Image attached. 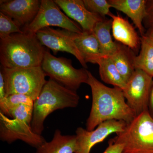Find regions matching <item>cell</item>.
<instances>
[{
	"label": "cell",
	"instance_id": "ac0fdd59",
	"mask_svg": "<svg viewBox=\"0 0 153 153\" xmlns=\"http://www.w3.org/2000/svg\"><path fill=\"white\" fill-rule=\"evenodd\" d=\"M117 46L116 51L111 57L127 83L135 71L134 58L136 54L128 47L117 42Z\"/></svg>",
	"mask_w": 153,
	"mask_h": 153
},
{
	"label": "cell",
	"instance_id": "603a6c76",
	"mask_svg": "<svg viewBox=\"0 0 153 153\" xmlns=\"http://www.w3.org/2000/svg\"><path fill=\"white\" fill-rule=\"evenodd\" d=\"M21 27L10 17L0 13V38L5 39L15 33H24Z\"/></svg>",
	"mask_w": 153,
	"mask_h": 153
},
{
	"label": "cell",
	"instance_id": "7c38bea8",
	"mask_svg": "<svg viewBox=\"0 0 153 153\" xmlns=\"http://www.w3.org/2000/svg\"><path fill=\"white\" fill-rule=\"evenodd\" d=\"M38 0H13L1 2L0 10L20 26H27L37 16L41 6Z\"/></svg>",
	"mask_w": 153,
	"mask_h": 153
},
{
	"label": "cell",
	"instance_id": "5b68a950",
	"mask_svg": "<svg viewBox=\"0 0 153 153\" xmlns=\"http://www.w3.org/2000/svg\"><path fill=\"white\" fill-rule=\"evenodd\" d=\"M6 97L11 94H23L34 101L47 82V76L41 66L31 68H3Z\"/></svg>",
	"mask_w": 153,
	"mask_h": 153
},
{
	"label": "cell",
	"instance_id": "9a60e30c",
	"mask_svg": "<svg viewBox=\"0 0 153 153\" xmlns=\"http://www.w3.org/2000/svg\"><path fill=\"white\" fill-rule=\"evenodd\" d=\"M112 8L121 11L130 18L141 36L145 35L143 22L146 14V0H108Z\"/></svg>",
	"mask_w": 153,
	"mask_h": 153
},
{
	"label": "cell",
	"instance_id": "5bb4252c",
	"mask_svg": "<svg viewBox=\"0 0 153 153\" xmlns=\"http://www.w3.org/2000/svg\"><path fill=\"white\" fill-rule=\"evenodd\" d=\"M111 18L113 36L115 41L128 47L137 54L140 49L141 37L133 26L119 14H113Z\"/></svg>",
	"mask_w": 153,
	"mask_h": 153
},
{
	"label": "cell",
	"instance_id": "3957f363",
	"mask_svg": "<svg viewBox=\"0 0 153 153\" xmlns=\"http://www.w3.org/2000/svg\"><path fill=\"white\" fill-rule=\"evenodd\" d=\"M79 100V97L76 91L68 89L49 79L34 101L31 122L33 132L42 134L44 122L48 115L57 110L76 107Z\"/></svg>",
	"mask_w": 153,
	"mask_h": 153
},
{
	"label": "cell",
	"instance_id": "4fadbf2b",
	"mask_svg": "<svg viewBox=\"0 0 153 153\" xmlns=\"http://www.w3.org/2000/svg\"><path fill=\"white\" fill-rule=\"evenodd\" d=\"M54 1L67 16L79 24L83 32L92 33L96 25L104 19L88 10L83 0H55Z\"/></svg>",
	"mask_w": 153,
	"mask_h": 153
},
{
	"label": "cell",
	"instance_id": "f546056e",
	"mask_svg": "<svg viewBox=\"0 0 153 153\" xmlns=\"http://www.w3.org/2000/svg\"><path fill=\"white\" fill-rule=\"evenodd\" d=\"M145 36L153 44V27L148 29Z\"/></svg>",
	"mask_w": 153,
	"mask_h": 153
},
{
	"label": "cell",
	"instance_id": "f1b7e54d",
	"mask_svg": "<svg viewBox=\"0 0 153 153\" xmlns=\"http://www.w3.org/2000/svg\"><path fill=\"white\" fill-rule=\"evenodd\" d=\"M149 107L150 111L149 112L153 118V82L151 89L150 93L148 107Z\"/></svg>",
	"mask_w": 153,
	"mask_h": 153
},
{
	"label": "cell",
	"instance_id": "8992f818",
	"mask_svg": "<svg viewBox=\"0 0 153 153\" xmlns=\"http://www.w3.org/2000/svg\"><path fill=\"white\" fill-rule=\"evenodd\" d=\"M41 67L47 76L64 87L76 91L82 83H87L88 71L85 68L76 69L70 59L57 57L46 51Z\"/></svg>",
	"mask_w": 153,
	"mask_h": 153
},
{
	"label": "cell",
	"instance_id": "52a82bcc",
	"mask_svg": "<svg viewBox=\"0 0 153 153\" xmlns=\"http://www.w3.org/2000/svg\"><path fill=\"white\" fill-rule=\"evenodd\" d=\"M50 26L59 27L72 33L82 34V28L63 13L52 0H42L37 16L22 30L25 33L36 35L41 29Z\"/></svg>",
	"mask_w": 153,
	"mask_h": 153
},
{
	"label": "cell",
	"instance_id": "7a4b0ae2",
	"mask_svg": "<svg viewBox=\"0 0 153 153\" xmlns=\"http://www.w3.org/2000/svg\"><path fill=\"white\" fill-rule=\"evenodd\" d=\"M46 51L36 35L15 33L1 39L0 61L5 68L41 66Z\"/></svg>",
	"mask_w": 153,
	"mask_h": 153
},
{
	"label": "cell",
	"instance_id": "cb8c5ba5",
	"mask_svg": "<svg viewBox=\"0 0 153 153\" xmlns=\"http://www.w3.org/2000/svg\"><path fill=\"white\" fill-rule=\"evenodd\" d=\"M85 7L91 13L98 15L102 18L105 16H111L113 15L110 11L112 7L107 0H83Z\"/></svg>",
	"mask_w": 153,
	"mask_h": 153
},
{
	"label": "cell",
	"instance_id": "4316f807",
	"mask_svg": "<svg viewBox=\"0 0 153 153\" xmlns=\"http://www.w3.org/2000/svg\"><path fill=\"white\" fill-rule=\"evenodd\" d=\"M123 145L114 143L111 140L108 141V146L103 153H123Z\"/></svg>",
	"mask_w": 153,
	"mask_h": 153
},
{
	"label": "cell",
	"instance_id": "83f0119b",
	"mask_svg": "<svg viewBox=\"0 0 153 153\" xmlns=\"http://www.w3.org/2000/svg\"><path fill=\"white\" fill-rule=\"evenodd\" d=\"M5 97L4 80L2 71L1 70L0 71V101H1Z\"/></svg>",
	"mask_w": 153,
	"mask_h": 153
},
{
	"label": "cell",
	"instance_id": "ba28073f",
	"mask_svg": "<svg viewBox=\"0 0 153 153\" xmlns=\"http://www.w3.org/2000/svg\"><path fill=\"white\" fill-rule=\"evenodd\" d=\"M152 78L142 70L135 69L123 90L127 103L136 116L149 109L148 105L153 82Z\"/></svg>",
	"mask_w": 153,
	"mask_h": 153
},
{
	"label": "cell",
	"instance_id": "d4e9b609",
	"mask_svg": "<svg viewBox=\"0 0 153 153\" xmlns=\"http://www.w3.org/2000/svg\"><path fill=\"white\" fill-rule=\"evenodd\" d=\"M34 105L22 104L18 105L9 111L8 117L17 118L32 122Z\"/></svg>",
	"mask_w": 153,
	"mask_h": 153
},
{
	"label": "cell",
	"instance_id": "484cf974",
	"mask_svg": "<svg viewBox=\"0 0 153 153\" xmlns=\"http://www.w3.org/2000/svg\"><path fill=\"white\" fill-rule=\"evenodd\" d=\"M143 23L149 29L153 27V0L147 1L146 14Z\"/></svg>",
	"mask_w": 153,
	"mask_h": 153
},
{
	"label": "cell",
	"instance_id": "e0dca14e",
	"mask_svg": "<svg viewBox=\"0 0 153 153\" xmlns=\"http://www.w3.org/2000/svg\"><path fill=\"white\" fill-rule=\"evenodd\" d=\"M76 146L75 135H63L57 129L52 139L37 148L36 153H74Z\"/></svg>",
	"mask_w": 153,
	"mask_h": 153
},
{
	"label": "cell",
	"instance_id": "30bf717a",
	"mask_svg": "<svg viewBox=\"0 0 153 153\" xmlns=\"http://www.w3.org/2000/svg\"><path fill=\"white\" fill-rule=\"evenodd\" d=\"M76 34L65 30L46 27L38 31L36 35L41 44L51 49L54 55L58 52L70 53L76 57L83 68H87V63L82 58L74 42Z\"/></svg>",
	"mask_w": 153,
	"mask_h": 153
},
{
	"label": "cell",
	"instance_id": "277c9868",
	"mask_svg": "<svg viewBox=\"0 0 153 153\" xmlns=\"http://www.w3.org/2000/svg\"><path fill=\"white\" fill-rule=\"evenodd\" d=\"M111 139L123 145V153H153V118L149 111L136 116Z\"/></svg>",
	"mask_w": 153,
	"mask_h": 153
},
{
	"label": "cell",
	"instance_id": "7402d4cb",
	"mask_svg": "<svg viewBox=\"0 0 153 153\" xmlns=\"http://www.w3.org/2000/svg\"><path fill=\"white\" fill-rule=\"evenodd\" d=\"M34 100L33 99L25 94H11L7 96L1 101H0L1 111L8 117L11 109L22 104L34 105Z\"/></svg>",
	"mask_w": 153,
	"mask_h": 153
},
{
	"label": "cell",
	"instance_id": "9c48e42d",
	"mask_svg": "<svg viewBox=\"0 0 153 153\" xmlns=\"http://www.w3.org/2000/svg\"><path fill=\"white\" fill-rule=\"evenodd\" d=\"M0 139L11 143L21 140L36 149L46 142L41 135L35 133L31 123L27 121L12 118L0 112Z\"/></svg>",
	"mask_w": 153,
	"mask_h": 153
},
{
	"label": "cell",
	"instance_id": "6da1fadb",
	"mask_svg": "<svg viewBox=\"0 0 153 153\" xmlns=\"http://www.w3.org/2000/svg\"><path fill=\"white\" fill-rule=\"evenodd\" d=\"M86 84L90 86L92 96L91 109L86 121L87 130L91 131L102 122L112 120L128 123L136 116L120 88L108 87L89 71Z\"/></svg>",
	"mask_w": 153,
	"mask_h": 153
},
{
	"label": "cell",
	"instance_id": "2e32d148",
	"mask_svg": "<svg viewBox=\"0 0 153 153\" xmlns=\"http://www.w3.org/2000/svg\"><path fill=\"white\" fill-rule=\"evenodd\" d=\"M74 42L85 63L97 64L100 58L105 56L99 42L93 33L83 32L76 34Z\"/></svg>",
	"mask_w": 153,
	"mask_h": 153
},
{
	"label": "cell",
	"instance_id": "ffe728a7",
	"mask_svg": "<svg viewBox=\"0 0 153 153\" xmlns=\"http://www.w3.org/2000/svg\"><path fill=\"white\" fill-rule=\"evenodd\" d=\"M99 67V74L100 78L103 82L120 88L123 90L126 85V82L124 79L111 57H103L97 62Z\"/></svg>",
	"mask_w": 153,
	"mask_h": 153
},
{
	"label": "cell",
	"instance_id": "44dd1931",
	"mask_svg": "<svg viewBox=\"0 0 153 153\" xmlns=\"http://www.w3.org/2000/svg\"><path fill=\"white\" fill-rule=\"evenodd\" d=\"M140 50L134 58L135 69H139L153 77V44L145 36L141 37Z\"/></svg>",
	"mask_w": 153,
	"mask_h": 153
},
{
	"label": "cell",
	"instance_id": "8fae6325",
	"mask_svg": "<svg viewBox=\"0 0 153 153\" xmlns=\"http://www.w3.org/2000/svg\"><path fill=\"white\" fill-rule=\"evenodd\" d=\"M127 124L123 121L112 120L102 122L91 131L81 127L77 128L75 131L76 146L74 153H90L94 146L103 141L111 134L123 131Z\"/></svg>",
	"mask_w": 153,
	"mask_h": 153
},
{
	"label": "cell",
	"instance_id": "d6986e66",
	"mask_svg": "<svg viewBox=\"0 0 153 153\" xmlns=\"http://www.w3.org/2000/svg\"><path fill=\"white\" fill-rule=\"evenodd\" d=\"M112 19L104 18L98 22L94 28L93 33L99 42L105 56L111 57L117 50V42L111 35Z\"/></svg>",
	"mask_w": 153,
	"mask_h": 153
}]
</instances>
